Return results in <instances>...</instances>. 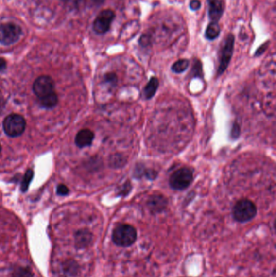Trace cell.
<instances>
[{
    "label": "cell",
    "instance_id": "32",
    "mask_svg": "<svg viewBox=\"0 0 276 277\" xmlns=\"http://www.w3.org/2000/svg\"><path fill=\"white\" fill-rule=\"evenodd\" d=\"M61 1H63V2H68V1H69V0H61Z\"/></svg>",
    "mask_w": 276,
    "mask_h": 277
},
{
    "label": "cell",
    "instance_id": "12",
    "mask_svg": "<svg viewBox=\"0 0 276 277\" xmlns=\"http://www.w3.org/2000/svg\"><path fill=\"white\" fill-rule=\"evenodd\" d=\"M92 234L87 229H82L75 234V245L79 248H85L92 242Z\"/></svg>",
    "mask_w": 276,
    "mask_h": 277
},
{
    "label": "cell",
    "instance_id": "28",
    "mask_svg": "<svg viewBox=\"0 0 276 277\" xmlns=\"http://www.w3.org/2000/svg\"><path fill=\"white\" fill-rule=\"evenodd\" d=\"M268 44H269V42L262 44V46H260L259 48L258 49L257 51H256V53H255V56L262 55V53H264L266 50H267V47H268Z\"/></svg>",
    "mask_w": 276,
    "mask_h": 277
},
{
    "label": "cell",
    "instance_id": "23",
    "mask_svg": "<svg viewBox=\"0 0 276 277\" xmlns=\"http://www.w3.org/2000/svg\"><path fill=\"white\" fill-rule=\"evenodd\" d=\"M131 189H132V186H131V182L127 181V182H125L123 186L120 188L119 195H121V196H126V195H128L129 193L131 192Z\"/></svg>",
    "mask_w": 276,
    "mask_h": 277
},
{
    "label": "cell",
    "instance_id": "30",
    "mask_svg": "<svg viewBox=\"0 0 276 277\" xmlns=\"http://www.w3.org/2000/svg\"><path fill=\"white\" fill-rule=\"evenodd\" d=\"M5 101L2 99V97H0V114H2V110L4 109Z\"/></svg>",
    "mask_w": 276,
    "mask_h": 277
},
{
    "label": "cell",
    "instance_id": "2",
    "mask_svg": "<svg viewBox=\"0 0 276 277\" xmlns=\"http://www.w3.org/2000/svg\"><path fill=\"white\" fill-rule=\"evenodd\" d=\"M233 214L236 221L245 223L255 218L257 214V208L250 199H241L233 208Z\"/></svg>",
    "mask_w": 276,
    "mask_h": 277
},
{
    "label": "cell",
    "instance_id": "20",
    "mask_svg": "<svg viewBox=\"0 0 276 277\" xmlns=\"http://www.w3.org/2000/svg\"><path fill=\"white\" fill-rule=\"evenodd\" d=\"M33 177H34V171L32 170H27L24 178H23V181H22V191H27V190L29 189V184L31 183Z\"/></svg>",
    "mask_w": 276,
    "mask_h": 277
},
{
    "label": "cell",
    "instance_id": "27",
    "mask_svg": "<svg viewBox=\"0 0 276 277\" xmlns=\"http://www.w3.org/2000/svg\"><path fill=\"white\" fill-rule=\"evenodd\" d=\"M200 6H201V2L199 0H192L191 2H190V7L194 11L199 10Z\"/></svg>",
    "mask_w": 276,
    "mask_h": 277
},
{
    "label": "cell",
    "instance_id": "8",
    "mask_svg": "<svg viewBox=\"0 0 276 277\" xmlns=\"http://www.w3.org/2000/svg\"><path fill=\"white\" fill-rule=\"evenodd\" d=\"M33 90L38 98L46 97L54 92V81L51 76L41 75L34 81Z\"/></svg>",
    "mask_w": 276,
    "mask_h": 277
},
{
    "label": "cell",
    "instance_id": "4",
    "mask_svg": "<svg viewBox=\"0 0 276 277\" xmlns=\"http://www.w3.org/2000/svg\"><path fill=\"white\" fill-rule=\"evenodd\" d=\"M5 133L10 137H17L24 133L26 121L19 114H12L6 117L2 123Z\"/></svg>",
    "mask_w": 276,
    "mask_h": 277
},
{
    "label": "cell",
    "instance_id": "24",
    "mask_svg": "<svg viewBox=\"0 0 276 277\" xmlns=\"http://www.w3.org/2000/svg\"><path fill=\"white\" fill-rule=\"evenodd\" d=\"M104 80H105V82L114 86V85H116L118 79H117V75L114 73H108L104 76Z\"/></svg>",
    "mask_w": 276,
    "mask_h": 277
},
{
    "label": "cell",
    "instance_id": "7",
    "mask_svg": "<svg viewBox=\"0 0 276 277\" xmlns=\"http://www.w3.org/2000/svg\"><path fill=\"white\" fill-rule=\"evenodd\" d=\"M115 18V12L113 10L105 9L100 12L93 22V30L97 34H104L109 31L112 22Z\"/></svg>",
    "mask_w": 276,
    "mask_h": 277
},
{
    "label": "cell",
    "instance_id": "31",
    "mask_svg": "<svg viewBox=\"0 0 276 277\" xmlns=\"http://www.w3.org/2000/svg\"><path fill=\"white\" fill-rule=\"evenodd\" d=\"M96 4H101L102 2H104V0H92Z\"/></svg>",
    "mask_w": 276,
    "mask_h": 277
},
{
    "label": "cell",
    "instance_id": "22",
    "mask_svg": "<svg viewBox=\"0 0 276 277\" xmlns=\"http://www.w3.org/2000/svg\"><path fill=\"white\" fill-rule=\"evenodd\" d=\"M192 74L195 77H202L203 76V68H202V63L200 61L196 60V62L194 63Z\"/></svg>",
    "mask_w": 276,
    "mask_h": 277
},
{
    "label": "cell",
    "instance_id": "11",
    "mask_svg": "<svg viewBox=\"0 0 276 277\" xmlns=\"http://www.w3.org/2000/svg\"><path fill=\"white\" fill-rule=\"evenodd\" d=\"M94 136V133L89 129H83L75 136V144L80 148L88 147L92 144Z\"/></svg>",
    "mask_w": 276,
    "mask_h": 277
},
{
    "label": "cell",
    "instance_id": "6",
    "mask_svg": "<svg viewBox=\"0 0 276 277\" xmlns=\"http://www.w3.org/2000/svg\"><path fill=\"white\" fill-rule=\"evenodd\" d=\"M234 41H235V37L233 36V34H228L224 41L222 50H221L220 64H219L218 70H217L218 76H221L225 71L230 63L231 58L233 56V49H234Z\"/></svg>",
    "mask_w": 276,
    "mask_h": 277
},
{
    "label": "cell",
    "instance_id": "9",
    "mask_svg": "<svg viewBox=\"0 0 276 277\" xmlns=\"http://www.w3.org/2000/svg\"><path fill=\"white\" fill-rule=\"evenodd\" d=\"M147 205L152 213H159L167 208L168 200L162 194H153L148 199Z\"/></svg>",
    "mask_w": 276,
    "mask_h": 277
},
{
    "label": "cell",
    "instance_id": "14",
    "mask_svg": "<svg viewBox=\"0 0 276 277\" xmlns=\"http://www.w3.org/2000/svg\"><path fill=\"white\" fill-rule=\"evenodd\" d=\"M134 175L136 178H139V177H143V175L149 178V179H155L157 176V172L154 170H150V169H146L144 166L142 165H138L136 166Z\"/></svg>",
    "mask_w": 276,
    "mask_h": 277
},
{
    "label": "cell",
    "instance_id": "16",
    "mask_svg": "<svg viewBox=\"0 0 276 277\" xmlns=\"http://www.w3.org/2000/svg\"><path fill=\"white\" fill-rule=\"evenodd\" d=\"M221 34V26L218 22H211L207 27L205 36L208 40H215Z\"/></svg>",
    "mask_w": 276,
    "mask_h": 277
},
{
    "label": "cell",
    "instance_id": "1",
    "mask_svg": "<svg viewBox=\"0 0 276 277\" xmlns=\"http://www.w3.org/2000/svg\"><path fill=\"white\" fill-rule=\"evenodd\" d=\"M112 239L114 244L118 246L128 247L136 242L137 231L131 225L120 224L113 231Z\"/></svg>",
    "mask_w": 276,
    "mask_h": 277
},
{
    "label": "cell",
    "instance_id": "3",
    "mask_svg": "<svg viewBox=\"0 0 276 277\" xmlns=\"http://www.w3.org/2000/svg\"><path fill=\"white\" fill-rule=\"evenodd\" d=\"M194 180V173L188 167L180 168L172 173L170 178V185L175 190H183L191 184Z\"/></svg>",
    "mask_w": 276,
    "mask_h": 277
},
{
    "label": "cell",
    "instance_id": "15",
    "mask_svg": "<svg viewBox=\"0 0 276 277\" xmlns=\"http://www.w3.org/2000/svg\"><path fill=\"white\" fill-rule=\"evenodd\" d=\"M39 102L41 106L45 107L46 109H51L58 104V96L55 92H53L51 94L47 95L46 97L39 98Z\"/></svg>",
    "mask_w": 276,
    "mask_h": 277
},
{
    "label": "cell",
    "instance_id": "26",
    "mask_svg": "<svg viewBox=\"0 0 276 277\" xmlns=\"http://www.w3.org/2000/svg\"><path fill=\"white\" fill-rule=\"evenodd\" d=\"M240 135V127L238 123L233 124V128H232V132H231V136L233 138H238V136Z\"/></svg>",
    "mask_w": 276,
    "mask_h": 277
},
{
    "label": "cell",
    "instance_id": "5",
    "mask_svg": "<svg viewBox=\"0 0 276 277\" xmlns=\"http://www.w3.org/2000/svg\"><path fill=\"white\" fill-rule=\"evenodd\" d=\"M22 29L19 25L13 23H6L0 25V43L9 46L19 41Z\"/></svg>",
    "mask_w": 276,
    "mask_h": 277
},
{
    "label": "cell",
    "instance_id": "13",
    "mask_svg": "<svg viewBox=\"0 0 276 277\" xmlns=\"http://www.w3.org/2000/svg\"><path fill=\"white\" fill-rule=\"evenodd\" d=\"M158 87H159V80L156 77H152L149 80V82L147 84L144 90H143V93L147 99H151L152 97H154L155 92L157 91Z\"/></svg>",
    "mask_w": 276,
    "mask_h": 277
},
{
    "label": "cell",
    "instance_id": "25",
    "mask_svg": "<svg viewBox=\"0 0 276 277\" xmlns=\"http://www.w3.org/2000/svg\"><path fill=\"white\" fill-rule=\"evenodd\" d=\"M69 193V189L65 185H58L57 187V194H59L61 196H65Z\"/></svg>",
    "mask_w": 276,
    "mask_h": 277
},
{
    "label": "cell",
    "instance_id": "29",
    "mask_svg": "<svg viewBox=\"0 0 276 277\" xmlns=\"http://www.w3.org/2000/svg\"><path fill=\"white\" fill-rule=\"evenodd\" d=\"M6 68H7V62L4 58H0V72L3 71Z\"/></svg>",
    "mask_w": 276,
    "mask_h": 277
},
{
    "label": "cell",
    "instance_id": "34",
    "mask_svg": "<svg viewBox=\"0 0 276 277\" xmlns=\"http://www.w3.org/2000/svg\"></svg>",
    "mask_w": 276,
    "mask_h": 277
},
{
    "label": "cell",
    "instance_id": "17",
    "mask_svg": "<svg viewBox=\"0 0 276 277\" xmlns=\"http://www.w3.org/2000/svg\"><path fill=\"white\" fill-rule=\"evenodd\" d=\"M12 277H34L31 269L29 267H16L12 274Z\"/></svg>",
    "mask_w": 276,
    "mask_h": 277
},
{
    "label": "cell",
    "instance_id": "18",
    "mask_svg": "<svg viewBox=\"0 0 276 277\" xmlns=\"http://www.w3.org/2000/svg\"><path fill=\"white\" fill-rule=\"evenodd\" d=\"M189 65V60H187V59H180V60L175 62V63L172 64L171 69H172L173 72L182 73L187 70Z\"/></svg>",
    "mask_w": 276,
    "mask_h": 277
},
{
    "label": "cell",
    "instance_id": "21",
    "mask_svg": "<svg viewBox=\"0 0 276 277\" xmlns=\"http://www.w3.org/2000/svg\"><path fill=\"white\" fill-rule=\"evenodd\" d=\"M125 162H126V159L122 157V156L120 154H115L110 158V165L114 168L121 167L124 165Z\"/></svg>",
    "mask_w": 276,
    "mask_h": 277
},
{
    "label": "cell",
    "instance_id": "19",
    "mask_svg": "<svg viewBox=\"0 0 276 277\" xmlns=\"http://www.w3.org/2000/svg\"><path fill=\"white\" fill-rule=\"evenodd\" d=\"M63 271L66 276H75L78 272V266L74 261L66 262L63 266Z\"/></svg>",
    "mask_w": 276,
    "mask_h": 277
},
{
    "label": "cell",
    "instance_id": "33",
    "mask_svg": "<svg viewBox=\"0 0 276 277\" xmlns=\"http://www.w3.org/2000/svg\"><path fill=\"white\" fill-rule=\"evenodd\" d=\"M1 150H2V148H1V144H0V153H1Z\"/></svg>",
    "mask_w": 276,
    "mask_h": 277
},
{
    "label": "cell",
    "instance_id": "10",
    "mask_svg": "<svg viewBox=\"0 0 276 277\" xmlns=\"http://www.w3.org/2000/svg\"><path fill=\"white\" fill-rule=\"evenodd\" d=\"M209 3V17L212 22H218L224 11V0H207Z\"/></svg>",
    "mask_w": 276,
    "mask_h": 277
}]
</instances>
